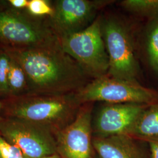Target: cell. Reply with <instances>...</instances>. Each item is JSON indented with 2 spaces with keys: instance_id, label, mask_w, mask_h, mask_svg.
Returning <instances> with one entry per match:
<instances>
[{
  "instance_id": "6da1fadb",
  "label": "cell",
  "mask_w": 158,
  "mask_h": 158,
  "mask_svg": "<svg viewBox=\"0 0 158 158\" xmlns=\"http://www.w3.org/2000/svg\"><path fill=\"white\" fill-rule=\"evenodd\" d=\"M24 70L27 94L60 95L76 92L91 79L60 42L24 49H2Z\"/></svg>"
},
{
  "instance_id": "7a4b0ae2",
  "label": "cell",
  "mask_w": 158,
  "mask_h": 158,
  "mask_svg": "<svg viewBox=\"0 0 158 158\" xmlns=\"http://www.w3.org/2000/svg\"><path fill=\"white\" fill-rule=\"evenodd\" d=\"M1 101L3 118L31 123L55 135L73 121L82 105L76 92L60 95L25 94Z\"/></svg>"
},
{
  "instance_id": "3957f363",
  "label": "cell",
  "mask_w": 158,
  "mask_h": 158,
  "mask_svg": "<svg viewBox=\"0 0 158 158\" xmlns=\"http://www.w3.org/2000/svg\"><path fill=\"white\" fill-rule=\"evenodd\" d=\"M47 18L33 17L25 10L13 9L0 1V48H38L59 42Z\"/></svg>"
},
{
  "instance_id": "277c9868",
  "label": "cell",
  "mask_w": 158,
  "mask_h": 158,
  "mask_svg": "<svg viewBox=\"0 0 158 158\" xmlns=\"http://www.w3.org/2000/svg\"><path fill=\"white\" fill-rule=\"evenodd\" d=\"M59 40L63 50L91 80L107 74L109 59L102 33V17H97L84 30Z\"/></svg>"
},
{
  "instance_id": "5b68a950",
  "label": "cell",
  "mask_w": 158,
  "mask_h": 158,
  "mask_svg": "<svg viewBox=\"0 0 158 158\" xmlns=\"http://www.w3.org/2000/svg\"><path fill=\"white\" fill-rule=\"evenodd\" d=\"M102 29L109 59L107 75L138 82L140 68L127 25L116 17H102Z\"/></svg>"
},
{
  "instance_id": "8992f818",
  "label": "cell",
  "mask_w": 158,
  "mask_h": 158,
  "mask_svg": "<svg viewBox=\"0 0 158 158\" xmlns=\"http://www.w3.org/2000/svg\"><path fill=\"white\" fill-rule=\"evenodd\" d=\"M79 102L107 104L135 103L151 105L158 102V93L137 81L117 79L108 75L93 79L76 92Z\"/></svg>"
},
{
  "instance_id": "52a82bcc",
  "label": "cell",
  "mask_w": 158,
  "mask_h": 158,
  "mask_svg": "<svg viewBox=\"0 0 158 158\" xmlns=\"http://www.w3.org/2000/svg\"><path fill=\"white\" fill-rule=\"evenodd\" d=\"M0 134L25 157L42 158L57 152L55 134L31 123L2 117L0 119Z\"/></svg>"
},
{
  "instance_id": "ba28073f",
  "label": "cell",
  "mask_w": 158,
  "mask_h": 158,
  "mask_svg": "<svg viewBox=\"0 0 158 158\" xmlns=\"http://www.w3.org/2000/svg\"><path fill=\"white\" fill-rule=\"evenodd\" d=\"M112 0H57L53 14L47 18L52 31L59 38L84 30L97 18V13Z\"/></svg>"
},
{
  "instance_id": "9c48e42d",
  "label": "cell",
  "mask_w": 158,
  "mask_h": 158,
  "mask_svg": "<svg viewBox=\"0 0 158 158\" xmlns=\"http://www.w3.org/2000/svg\"><path fill=\"white\" fill-rule=\"evenodd\" d=\"M93 103L82 104L73 121L55 134L57 152L62 158H91Z\"/></svg>"
},
{
  "instance_id": "30bf717a",
  "label": "cell",
  "mask_w": 158,
  "mask_h": 158,
  "mask_svg": "<svg viewBox=\"0 0 158 158\" xmlns=\"http://www.w3.org/2000/svg\"><path fill=\"white\" fill-rule=\"evenodd\" d=\"M148 106L135 103H107L98 111L93 124L96 137L128 135Z\"/></svg>"
},
{
  "instance_id": "8fae6325",
  "label": "cell",
  "mask_w": 158,
  "mask_h": 158,
  "mask_svg": "<svg viewBox=\"0 0 158 158\" xmlns=\"http://www.w3.org/2000/svg\"><path fill=\"white\" fill-rule=\"evenodd\" d=\"M93 147L99 158H143L132 137L128 135L95 137Z\"/></svg>"
},
{
  "instance_id": "7c38bea8",
  "label": "cell",
  "mask_w": 158,
  "mask_h": 158,
  "mask_svg": "<svg viewBox=\"0 0 158 158\" xmlns=\"http://www.w3.org/2000/svg\"><path fill=\"white\" fill-rule=\"evenodd\" d=\"M128 135L147 140H158V102L148 105L130 130Z\"/></svg>"
},
{
  "instance_id": "4fadbf2b",
  "label": "cell",
  "mask_w": 158,
  "mask_h": 158,
  "mask_svg": "<svg viewBox=\"0 0 158 158\" xmlns=\"http://www.w3.org/2000/svg\"><path fill=\"white\" fill-rule=\"evenodd\" d=\"M8 97L27 94L28 93L27 76L20 64L11 58L8 75Z\"/></svg>"
},
{
  "instance_id": "5bb4252c",
  "label": "cell",
  "mask_w": 158,
  "mask_h": 158,
  "mask_svg": "<svg viewBox=\"0 0 158 158\" xmlns=\"http://www.w3.org/2000/svg\"><path fill=\"white\" fill-rule=\"evenodd\" d=\"M121 6L128 11L149 20L158 18V0H124Z\"/></svg>"
},
{
  "instance_id": "9a60e30c",
  "label": "cell",
  "mask_w": 158,
  "mask_h": 158,
  "mask_svg": "<svg viewBox=\"0 0 158 158\" xmlns=\"http://www.w3.org/2000/svg\"><path fill=\"white\" fill-rule=\"evenodd\" d=\"M146 48L149 64L158 73V18L150 20L147 33Z\"/></svg>"
},
{
  "instance_id": "2e32d148",
  "label": "cell",
  "mask_w": 158,
  "mask_h": 158,
  "mask_svg": "<svg viewBox=\"0 0 158 158\" xmlns=\"http://www.w3.org/2000/svg\"><path fill=\"white\" fill-rule=\"evenodd\" d=\"M25 10L34 17L47 18L53 14L52 2L48 0H29Z\"/></svg>"
},
{
  "instance_id": "e0dca14e",
  "label": "cell",
  "mask_w": 158,
  "mask_h": 158,
  "mask_svg": "<svg viewBox=\"0 0 158 158\" xmlns=\"http://www.w3.org/2000/svg\"><path fill=\"white\" fill-rule=\"evenodd\" d=\"M11 61L10 56L6 51L0 48V99L8 96L7 79Z\"/></svg>"
},
{
  "instance_id": "ac0fdd59",
  "label": "cell",
  "mask_w": 158,
  "mask_h": 158,
  "mask_svg": "<svg viewBox=\"0 0 158 158\" xmlns=\"http://www.w3.org/2000/svg\"><path fill=\"white\" fill-rule=\"evenodd\" d=\"M0 158H25L21 151L0 134Z\"/></svg>"
},
{
  "instance_id": "d6986e66",
  "label": "cell",
  "mask_w": 158,
  "mask_h": 158,
  "mask_svg": "<svg viewBox=\"0 0 158 158\" xmlns=\"http://www.w3.org/2000/svg\"><path fill=\"white\" fill-rule=\"evenodd\" d=\"M29 0H6V6L11 8L23 10H25L28 4Z\"/></svg>"
},
{
  "instance_id": "ffe728a7",
  "label": "cell",
  "mask_w": 158,
  "mask_h": 158,
  "mask_svg": "<svg viewBox=\"0 0 158 158\" xmlns=\"http://www.w3.org/2000/svg\"><path fill=\"white\" fill-rule=\"evenodd\" d=\"M152 158H158V140L148 141Z\"/></svg>"
},
{
  "instance_id": "44dd1931",
  "label": "cell",
  "mask_w": 158,
  "mask_h": 158,
  "mask_svg": "<svg viewBox=\"0 0 158 158\" xmlns=\"http://www.w3.org/2000/svg\"><path fill=\"white\" fill-rule=\"evenodd\" d=\"M25 158H28V157H25ZM62 158V157L57 153H55L54 155H50V156H45V157H42V158Z\"/></svg>"
},
{
  "instance_id": "7402d4cb",
  "label": "cell",
  "mask_w": 158,
  "mask_h": 158,
  "mask_svg": "<svg viewBox=\"0 0 158 158\" xmlns=\"http://www.w3.org/2000/svg\"><path fill=\"white\" fill-rule=\"evenodd\" d=\"M2 102L1 101V99H0V119L2 118V115H1V111H2Z\"/></svg>"
}]
</instances>
